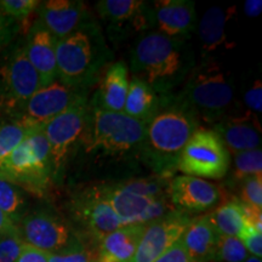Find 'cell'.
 <instances>
[{
  "mask_svg": "<svg viewBox=\"0 0 262 262\" xmlns=\"http://www.w3.org/2000/svg\"><path fill=\"white\" fill-rule=\"evenodd\" d=\"M131 68L158 96L183 83L193 70L185 38H170L159 32H147L137 39Z\"/></svg>",
  "mask_w": 262,
  "mask_h": 262,
  "instance_id": "obj_1",
  "label": "cell"
},
{
  "mask_svg": "<svg viewBox=\"0 0 262 262\" xmlns=\"http://www.w3.org/2000/svg\"><path fill=\"white\" fill-rule=\"evenodd\" d=\"M183 88L175 101L196 120L220 122L228 117L234 104L233 84L229 73L222 70L217 62L206 61L189 72Z\"/></svg>",
  "mask_w": 262,
  "mask_h": 262,
  "instance_id": "obj_2",
  "label": "cell"
},
{
  "mask_svg": "<svg viewBox=\"0 0 262 262\" xmlns=\"http://www.w3.org/2000/svg\"><path fill=\"white\" fill-rule=\"evenodd\" d=\"M107 57L100 28L93 21L70 37L57 40V80L85 90L96 79Z\"/></svg>",
  "mask_w": 262,
  "mask_h": 262,
  "instance_id": "obj_3",
  "label": "cell"
},
{
  "mask_svg": "<svg viewBox=\"0 0 262 262\" xmlns=\"http://www.w3.org/2000/svg\"><path fill=\"white\" fill-rule=\"evenodd\" d=\"M196 129V120L191 114L172 106L148 123L141 149L150 165L166 176L178 168L179 157Z\"/></svg>",
  "mask_w": 262,
  "mask_h": 262,
  "instance_id": "obj_4",
  "label": "cell"
},
{
  "mask_svg": "<svg viewBox=\"0 0 262 262\" xmlns=\"http://www.w3.org/2000/svg\"><path fill=\"white\" fill-rule=\"evenodd\" d=\"M0 172L19 187L41 194L52 178L50 147L42 126H32L26 139L8 157Z\"/></svg>",
  "mask_w": 262,
  "mask_h": 262,
  "instance_id": "obj_5",
  "label": "cell"
},
{
  "mask_svg": "<svg viewBox=\"0 0 262 262\" xmlns=\"http://www.w3.org/2000/svg\"><path fill=\"white\" fill-rule=\"evenodd\" d=\"M147 124L125 113L111 112L94 103L91 108L88 152L124 155L141 146L146 136Z\"/></svg>",
  "mask_w": 262,
  "mask_h": 262,
  "instance_id": "obj_6",
  "label": "cell"
},
{
  "mask_svg": "<svg viewBox=\"0 0 262 262\" xmlns=\"http://www.w3.org/2000/svg\"><path fill=\"white\" fill-rule=\"evenodd\" d=\"M229 164V152L217 134L199 127L182 149L178 169L193 178L219 180L227 173Z\"/></svg>",
  "mask_w": 262,
  "mask_h": 262,
  "instance_id": "obj_7",
  "label": "cell"
},
{
  "mask_svg": "<svg viewBox=\"0 0 262 262\" xmlns=\"http://www.w3.org/2000/svg\"><path fill=\"white\" fill-rule=\"evenodd\" d=\"M22 241L26 244L47 251L61 254L80 250V243L62 219L45 211L25 216L17 225Z\"/></svg>",
  "mask_w": 262,
  "mask_h": 262,
  "instance_id": "obj_8",
  "label": "cell"
},
{
  "mask_svg": "<svg viewBox=\"0 0 262 262\" xmlns=\"http://www.w3.org/2000/svg\"><path fill=\"white\" fill-rule=\"evenodd\" d=\"M86 114V98L84 97L42 126L50 147L52 178L60 175L72 146L83 134Z\"/></svg>",
  "mask_w": 262,
  "mask_h": 262,
  "instance_id": "obj_9",
  "label": "cell"
},
{
  "mask_svg": "<svg viewBox=\"0 0 262 262\" xmlns=\"http://www.w3.org/2000/svg\"><path fill=\"white\" fill-rule=\"evenodd\" d=\"M102 189L123 226L148 225L149 222L176 210L170 196L150 198L137 195L122 188L119 185L108 186Z\"/></svg>",
  "mask_w": 262,
  "mask_h": 262,
  "instance_id": "obj_10",
  "label": "cell"
},
{
  "mask_svg": "<svg viewBox=\"0 0 262 262\" xmlns=\"http://www.w3.org/2000/svg\"><path fill=\"white\" fill-rule=\"evenodd\" d=\"M84 97V90L68 86L56 80L42 86L26 101L21 107V118L18 120L29 127L44 126Z\"/></svg>",
  "mask_w": 262,
  "mask_h": 262,
  "instance_id": "obj_11",
  "label": "cell"
},
{
  "mask_svg": "<svg viewBox=\"0 0 262 262\" xmlns=\"http://www.w3.org/2000/svg\"><path fill=\"white\" fill-rule=\"evenodd\" d=\"M0 85L3 100L10 107H22L42 88L40 77L26 56L24 47L15 49L0 70Z\"/></svg>",
  "mask_w": 262,
  "mask_h": 262,
  "instance_id": "obj_12",
  "label": "cell"
},
{
  "mask_svg": "<svg viewBox=\"0 0 262 262\" xmlns=\"http://www.w3.org/2000/svg\"><path fill=\"white\" fill-rule=\"evenodd\" d=\"M191 220L186 212L173 210L146 225L133 262H155L180 241Z\"/></svg>",
  "mask_w": 262,
  "mask_h": 262,
  "instance_id": "obj_13",
  "label": "cell"
},
{
  "mask_svg": "<svg viewBox=\"0 0 262 262\" xmlns=\"http://www.w3.org/2000/svg\"><path fill=\"white\" fill-rule=\"evenodd\" d=\"M37 15V21L57 40L70 37L91 22L84 3L75 0H49L40 3Z\"/></svg>",
  "mask_w": 262,
  "mask_h": 262,
  "instance_id": "obj_14",
  "label": "cell"
},
{
  "mask_svg": "<svg viewBox=\"0 0 262 262\" xmlns=\"http://www.w3.org/2000/svg\"><path fill=\"white\" fill-rule=\"evenodd\" d=\"M74 211L81 225L98 242L123 227L119 217L107 201L102 187H95L85 192L75 203Z\"/></svg>",
  "mask_w": 262,
  "mask_h": 262,
  "instance_id": "obj_15",
  "label": "cell"
},
{
  "mask_svg": "<svg viewBox=\"0 0 262 262\" xmlns=\"http://www.w3.org/2000/svg\"><path fill=\"white\" fill-rule=\"evenodd\" d=\"M222 191L215 183L188 175L176 176L170 181V201L176 210L201 212L221 202Z\"/></svg>",
  "mask_w": 262,
  "mask_h": 262,
  "instance_id": "obj_16",
  "label": "cell"
},
{
  "mask_svg": "<svg viewBox=\"0 0 262 262\" xmlns=\"http://www.w3.org/2000/svg\"><path fill=\"white\" fill-rule=\"evenodd\" d=\"M56 44L57 39L38 21L31 26L24 48L26 56L40 77L42 86L57 80Z\"/></svg>",
  "mask_w": 262,
  "mask_h": 262,
  "instance_id": "obj_17",
  "label": "cell"
},
{
  "mask_svg": "<svg viewBox=\"0 0 262 262\" xmlns=\"http://www.w3.org/2000/svg\"><path fill=\"white\" fill-rule=\"evenodd\" d=\"M214 131L228 152L234 155L260 148L261 127L256 117L250 112L225 118L216 124Z\"/></svg>",
  "mask_w": 262,
  "mask_h": 262,
  "instance_id": "obj_18",
  "label": "cell"
},
{
  "mask_svg": "<svg viewBox=\"0 0 262 262\" xmlns=\"http://www.w3.org/2000/svg\"><path fill=\"white\" fill-rule=\"evenodd\" d=\"M155 18L158 32L170 38H185L195 26V5L188 0L155 2Z\"/></svg>",
  "mask_w": 262,
  "mask_h": 262,
  "instance_id": "obj_19",
  "label": "cell"
},
{
  "mask_svg": "<svg viewBox=\"0 0 262 262\" xmlns=\"http://www.w3.org/2000/svg\"><path fill=\"white\" fill-rule=\"evenodd\" d=\"M146 225L123 226L100 242L97 262H133Z\"/></svg>",
  "mask_w": 262,
  "mask_h": 262,
  "instance_id": "obj_20",
  "label": "cell"
},
{
  "mask_svg": "<svg viewBox=\"0 0 262 262\" xmlns=\"http://www.w3.org/2000/svg\"><path fill=\"white\" fill-rule=\"evenodd\" d=\"M127 66L124 61L112 63L104 72L100 90L94 98V103L111 112H123L129 89Z\"/></svg>",
  "mask_w": 262,
  "mask_h": 262,
  "instance_id": "obj_21",
  "label": "cell"
},
{
  "mask_svg": "<svg viewBox=\"0 0 262 262\" xmlns=\"http://www.w3.org/2000/svg\"><path fill=\"white\" fill-rule=\"evenodd\" d=\"M219 234L209 221L208 216L193 219L180 238L186 251L196 262L212 260Z\"/></svg>",
  "mask_w": 262,
  "mask_h": 262,
  "instance_id": "obj_22",
  "label": "cell"
},
{
  "mask_svg": "<svg viewBox=\"0 0 262 262\" xmlns=\"http://www.w3.org/2000/svg\"><path fill=\"white\" fill-rule=\"evenodd\" d=\"M159 104L160 100L156 91L145 80L134 75L129 81L123 113L148 125L158 112Z\"/></svg>",
  "mask_w": 262,
  "mask_h": 262,
  "instance_id": "obj_23",
  "label": "cell"
},
{
  "mask_svg": "<svg viewBox=\"0 0 262 262\" xmlns=\"http://www.w3.org/2000/svg\"><path fill=\"white\" fill-rule=\"evenodd\" d=\"M97 14L107 22L120 25L133 22L137 31L148 27V12L140 0H101L96 4Z\"/></svg>",
  "mask_w": 262,
  "mask_h": 262,
  "instance_id": "obj_24",
  "label": "cell"
},
{
  "mask_svg": "<svg viewBox=\"0 0 262 262\" xmlns=\"http://www.w3.org/2000/svg\"><path fill=\"white\" fill-rule=\"evenodd\" d=\"M234 8L224 10L219 6H212L204 12L199 24V40L204 55L215 51L227 42L225 27L228 19L234 15Z\"/></svg>",
  "mask_w": 262,
  "mask_h": 262,
  "instance_id": "obj_25",
  "label": "cell"
},
{
  "mask_svg": "<svg viewBox=\"0 0 262 262\" xmlns=\"http://www.w3.org/2000/svg\"><path fill=\"white\" fill-rule=\"evenodd\" d=\"M208 219L219 235L235 238L241 237L248 222L241 201L225 203L208 215Z\"/></svg>",
  "mask_w": 262,
  "mask_h": 262,
  "instance_id": "obj_26",
  "label": "cell"
},
{
  "mask_svg": "<svg viewBox=\"0 0 262 262\" xmlns=\"http://www.w3.org/2000/svg\"><path fill=\"white\" fill-rule=\"evenodd\" d=\"M0 210L16 226L25 217L26 198L21 187L0 172Z\"/></svg>",
  "mask_w": 262,
  "mask_h": 262,
  "instance_id": "obj_27",
  "label": "cell"
},
{
  "mask_svg": "<svg viewBox=\"0 0 262 262\" xmlns=\"http://www.w3.org/2000/svg\"><path fill=\"white\" fill-rule=\"evenodd\" d=\"M31 127L22 123L21 120L0 123V168L8 157L11 155L22 141L26 139Z\"/></svg>",
  "mask_w": 262,
  "mask_h": 262,
  "instance_id": "obj_28",
  "label": "cell"
},
{
  "mask_svg": "<svg viewBox=\"0 0 262 262\" xmlns=\"http://www.w3.org/2000/svg\"><path fill=\"white\" fill-rule=\"evenodd\" d=\"M119 186L134 194L160 198L170 196V181L168 176H159L157 179H137L119 183Z\"/></svg>",
  "mask_w": 262,
  "mask_h": 262,
  "instance_id": "obj_29",
  "label": "cell"
},
{
  "mask_svg": "<svg viewBox=\"0 0 262 262\" xmlns=\"http://www.w3.org/2000/svg\"><path fill=\"white\" fill-rule=\"evenodd\" d=\"M255 175H262V150L257 148L234 155L235 181H243L249 176Z\"/></svg>",
  "mask_w": 262,
  "mask_h": 262,
  "instance_id": "obj_30",
  "label": "cell"
},
{
  "mask_svg": "<svg viewBox=\"0 0 262 262\" xmlns=\"http://www.w3.org/2000/svg\"><path fill=\"white\" fill-rule=\"evenodd\" d=\"M249 256L241 239L219 235L212 260L219 262H243Z\"/></svg>",
  "mask_w": 262,
  "mask_h": 262,
  "instance_id": "obj_31",
  "label": "cell"
},
{
  "mask_svg": "<svg viewBox=\"0 0 262 262\" xmlns=\"http://www.w3.org/2000/svg\"><path fill=\"white\" fill-rule=\"evenodd\" d=\"M39 4L38 0H2L0 10L10 19L27 25L32 15L37 12Z\"/></svg>",
  "mask_w": 262,
  "mask_h": 262,
  "instance_id": "obj_32",
  "label": "cell"
},
{
  "mask_svg": "<svg viewBox=\"0 0 262 262\" xmlns=\"http://www.w3.org/2000/svg\"><path fill=\"white\" fill-rule=\"evenodd\" d=\"M243 181L241 202L248 208L262 211V175L249 176Z\"/></svg>",
  "mask_w": 262,
  "mask_h": 262,
  "instance_id": "obj_33",
  "label": "cell"
},
{
  "mask_svg": "<svg viewBox=\"0 0 262 262\" xmlns=\"http://www.w3.org/2000/svg\"><path fill=\"white\" fill-rule=\"evenodd\" d=\"M25 242L18 228L0 237V262H16L21 254Z\"/></svg>",
  "mask_w": 262,
  "mask_h": 262,
  "instance_id": "obj_34",
  "label": "cell"
},
{
  "mask_svg": "<svg viewBox=\"0 0 262 262\" xmlns=\"http://www.w3.org/2000/svg\"><path fill=\"white\" fill-rule=\"evenodd\" d=\"M241 242L247 249L248 253H250L253 256L261 258L262 256V232L257 231L253 225L247 222L244 231L242 232Z\"/></svg>",
  "mask_w": 262,
  "mask_h": 262,
  "instance_id": "obj_35",
  "label": "cell"
},
{
  "mask_svg": "<svg viewBox=\"0 0 262 262\" xmlns=\"http://www.w3.org/2000/svg\"><path fill=\"white\" fill-rule=\"evenodd\" d=\"M49 262H97V256L89 250L80 249L68 253L49 254Z\"/></svg>",
  "mask_w": 262,
  "mask_h": 262,
  "instance_id": "obj_36",
  "label": "cell"
},
{
  "mask_svg": "<svg viewBox=\"0 0 262 262\" xmlns=\"http://www.w3.org/2000/svg\"><path fill=\"white\" fill-rule=\"evenodd\" d=\"M155 262H196L191 255H189L186 249L183 248L180 241L171 245L168 250L159 256Z\"/></svg>",
  "mask_w": 262,
  "mask_h": 262,
  "instance_id": "obj_37",
  "label": "cell"
},
{
  "mask_svg": "<svg viewBox=\"0 0 262 262\" xmlns=\"http://www.w3.org/2000/svg\"><path fill=\"white\" fill-rule=\"evenodd\" d=\"M244 102L249 110L254 113H261L262 111V83L260 79L254 81L253 86L244 95Z\"/></svg>",
  "mask_w": 262,
  "mask_h": 262,
  "instance_id": "obj_38",
  "label": "cell"
},
{
  "mask_svg": "<svg viewBox=\"0 0 262 262\" xmlns=\"http://www.w3.org/2000/svg\"><path fill=\"white\" fill-rule=\"evenodd\" d=\"M16 262H49V253L25 243Z\"/></svg>",
  "mask_w": 262,
  "mask_h": 262,
  "instance_id": "obj_39",
  "label": "cell"
},
{
  "mask_svg": "<svg viewBox=\"0 0 262 262\" xmlns=\"http://www.w3.org/2000/svg\"><path fill=\"white\" fill-rule=\"evenodd\" d=\"M12 35L11 19L3 14L0 10V51L10 41Z\"/></svg>",
  "mask_w": 262,
  "mask_h": 262,
  "instance_id": "obj_40",
  "label": "cell"
},
{
  "mask_svg": "<svg viewBox=\"0 0 262 262\" xmlns=\"http://www.w3.org/2000/svg\"><path fill=\"white\" fill-rule=\"evenodd\" d=\"M261 0H248V2L244 3V12L248 17H257L261 14Z\"/></svg>",
  "mask_w": 262,
  "mask_h": 262,
  "instance_id": "obj_41",
  "label": "cell"
},
{
  "mask_svg": "<svg viewBox=\"0 0 262 262\" xmlns=\"http://www.w3.org/2000/svg\"><path fill=\"white\" fill-rule=\"evenodd\" d=\"M16 228H17V226L12 224V222L8 219V216L0 210V237H3V235L6 233H9V232L14 231Z\"/></svg>",
  "mask_w": 262,
  "mask_h": 262,
  "instance_id": "obj_42",
  "label": "cell"
},
{
  "mask_svg": "<svg viewBox=\"0 0 262 262\" xmlns=\"http://www.w3.org/2000/svg\"><path fill=\"white\" fill-rule=\"evenodd\" d=\"M243 262H262L261 258L255 256H248Z\"/></svg>",
  "mask_w": 262,
  "mask_h": 262,
  "instance_id": "obj_43",
  "label": "cell"
}]
</instances>
